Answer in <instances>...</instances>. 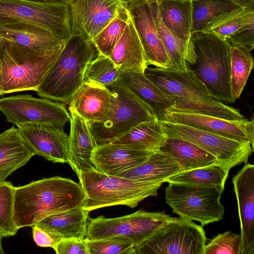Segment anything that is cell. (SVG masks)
<instances>
[{
	"mask_svg": "<svg viewBox=\"0 0 254 254\" xmlns=\"http://www.w3.org/2000/svg\"><path fill=\"white\" fill-rule=\"evenodd\" d=\"M57 254H89L85 239H62L54 249Z\"/></svg>",
	"mask_w": 254,
	"mask_h": 254,
	"instance_id": "cell-42",
	"label": "cell"
},
{
	"mask_svg": "<svg viewBox=\"0 0 254 254\" xmlns=\"http://www.w3.org/2000/svg\"><path fill=\"white\" fill-rule=\"evenodd\" d=\"M120 73L110 57L98 53L87 67L84 81L107 87L119 79Z\"/></svg>",
	"mask_w": 254,
	"mask_h": 254,
	"instance_id": "cell-36",
	"label": "cell"
},
{
	"mask_svg": "<svg viewBox=\"0 0 254 254\" xmlns=\"http://www.w3.org/2000/svg\"><path fill=\"white\" fill-rule=\"evenodd\" d=\"M226 40L232 46L241 47L251 52L254 48V22L242 27Z\"/></svg>",
	"mask_w": 254,
	"mask_h": 254,
	"instance_id": "cell-41",
	"label": "cell"
},
{
	"mask_svg": "<svg viewBox=\"0 0 254 254\" xmlns=\"http://www.w3.org/2000/svg\"></svg>",
	"mask_w": 254,
	"mask_h": 254,
	"instance_id": "cell-48",
	"label": "cell"
},
{
	"mask_svg": "<svg viewBox=\"0 0 254 254\" xmlns=\"http://www.w3.org/2000/svg\"><path fill=\"white\" fill-rule=\"evenodd\" d=\"M109 57L121 72L144 73L147 67L143 48L130 18Z\"/></svg>",
	"mask_w": 254,
	"mask_h": 254,
	"instance_id": "cell-24",
	"label": "cell"
},
{
	"mask_svg": "<svg viewBox=\"0 0 254 254\" xmlns=\"http://www.w3.org/2000/svg\"><path fill=\"white\" fill-rule=\"evenodd\" d=\"M153 153L108 143L97 145L92 153V161L97 171L117 176L142 163Z\"/></svg>",
	"mask_w": 254,
	"mask_h": 254,
	"instance_id": "cell-23",
	"label": "cell"
},
{
	"mask_svg": "<svg viewBox=\"0 0 254 254\" xmlns=\"http://www.w3.org/2000/svg\"><path fill=\"white\" fill-rule=\"evenodd\" d=\"M126 0H70L68 2L71 33L94 38L115 17Z\"/></svg>",
	"mask_w": 254,
	"mask_h": 254,
	"instance_id": "cell-14",
	"label": "cell"
},
{
	"mask_svg": "<svg viewBox=\"0 0 254 254\" xmlns=\"http://www.w3.org/2000/svg\"><path fill=\"white\" fill-rule=\"evenodd\" d=\"M126 2L141 42L147 65L168 68L169 59L159 36L148 0H127Z\"/></svg>",
	"mask_w": 254,
	"mask_h": 254,
	"instance_id": "cell-15",
	"label": "cell"
},
{
	"mask_svg": "<svg viewBox=\"0 0 254 254\" xmlns=\"http://www.w3.org/2000/svg\"><path fill=\"white\" fill-rule=\"evenodd\" d=\"M126 0L120 6L115 17L93 40L99 53L109 57L123 34L130 19Z\"/></svg>",
	"mask_w": 254,
	"mask_h": 254,
	"instance_id": "cell-35",
	"label": "cell"
},
{
	"mask_svg": "<svg viewBox=\"0 0 254 254\" xmlns=\"http://www.w3.org/2000/svg\"><path fill=\"white\" fill-rule=\"evenodd\" d=\"M35 154L12 127L0 134V182L24 165Z\"/></svg>",
	"mask_w": 254,
	"mask_h": 254,
	"instance_id": "cell-26",
	"label": "cell"
},
{
	"mask_svg": "<svg viewBox=\"0 0 254 254\" xmlns=\"http://www.w3.org/2000/svg\"><path fill=\"white\" fill-rule=\"evenodd\" d=\"M2 238L0 236V254H3L4 253L1 245Z\"/></svg>",
	"mask_w": 254,
	"mask_h": 254,
	"instance_id": "cell-46",
	"label": "cell"
},
{
	"mask_svg": "<svg viewBox=\"0 0 254 254\" xmlns=\"http://www.w3.org/2000/svg\"><path fill=\"white\" fill-rule=\"evenodd\" d=\"M144 74L174 100V107L169 112L201 114L233 121L245 119L239 110L212 96L189 69L184 71L147 66Z\"/></svg>",
	"mask_w": 254,
	"mask_h": 254,
	"instance_id": "cell-2",
	"label": "cell"
},
{
	"mask_svg": "<svg viewBox=\"0 0 254 254\" xmlns=\"http://www.w3.org/2000/svg\"><path fill=\"white\" fill-rule=\"evenodd\" d=\"M45 2H63L68 3L70 0H31Z\"/></svg>",
	"mask_w": 254,
	"mask_h": 254,
	"instance_id": "cell-45",
	"label": "cell"
},
{
	"mask_svg": "<svg viewBox=\"0 0 254 254\" xmlns=\"http://www.w3.org/2000/svg\"><path fill=\"white\" fill-rule=\"evenodd\" d=\"M167 137L161 121L156 119L136 125L110 143L136 151L155 152Z\"/></svg>",
	"mask_w": 254,
	"mask_h": 254,
	"instance_id": "cell-25",
	"label": "cell"
},
{
	"mask_svg": "<svg viewBox=\"0 0 254 254\" xmlns=\"http://www.w3.org/2000/svg\"><path fill=\"white\" fill-rule=\"evenodd\" d=\"M225 39L209 32L192 34L186 56L187 68L224 104L233 101L230 86V49Z\"/></svg>",
	"mask_w": 254,
	"mask_h": 254,
	"instance_id": "cell-3",
	"label": "cell"
},
{
	"mask_svg": "<svg viewBox=\"0 0 254 254\" xmlns=\"http://www.w3.org/2000/svg\"><path fill=\"white\" fill-rule=\"evenodd\" d=\"M223 189L215 186L169 183L166 202L180 217L198 221L204 226L223 218L220 202Z\"/></svg>",
	"mask_w": 254,
	"mask_h": 254,
	"instance_id": "cell-8",
	"label": "cell"
},
{
	"mask_svg": "<svg viewBox=\"0 0 254 254\" xmlns=\"http://www.w3.org/2000/svg\"><path fill=\"white\" fill-rule=\"evenodd\" d=\"M206 240L202 226L174 217L136 247L135 254H204Z\"/></svg>",
	"mask_w": 254,
	"mask_h": 254,
	"instance_id": "cell-9",
	"label": "cell"
},
{
	"mask_svg": "<svg viewBox=\"0 0 254 254\" xmlns=\"http://www.w3.org/2000/svg\"><path fill=\"white\" fill-rule=\"evenodd\" d=\"M168 136L187 140L214 156L229 171L248 162L254 151L250 143H242L187 125L161 121Z\"/></svg>",
	"mask_w": 254,
	"mask_h": 254,
	"instance_id": "cell-12",
	"label": "cell"
},
{
	"mask_svg": "<svg viewBox=\"0 0 254 254\" xmlns=\"http://www.w3.org/2000/svg\"><path fill=\"white\" fill-rule=\"evenodd\" d=\"M229 171L221 164H214L177 174L165 181L168 183L215 186L224 189Z\"/></svg>",
	"mask_w": 254,
	"mask_h": 254,
	"instance_id": "cell-33",
	"label": "cell"
},
{
	"mask_svg": "<svg viewBox=\"0 0 254 254\" xmlns=\"http://www.w3.org/2000/svg\"><path fill=\"white\" fill-rule=\"evenodd\" d=\"M98 54L93 40L80 34L71 33L36 91L37 94L68 105L84 81L87 66Z\"/></svg>",
	"mask_w": 254,
	"mask_h": 254,
	"instance_id": "cell-4",
	"label": "cell"
},
{
	"mask_svg": "<svg viewBox=\"0 0 254 254\" xmlns=\"http://www.w3.org/2000/svg\"><path fill=\"white\" fill-rule=\"evenodd\" d=\"M3 95V93L2 92L1 90V89H0V95Z\"/></svg>",
	"mask_w": 254,
	"mask_h": 254,
	"instance_id": "cell-47",
	"label": "cell"
},
{
	"mask_svg": "<svg viewBox=\"0 0 254 254\" xmlns=\"http://www.w3.org/2000/svg\"><path fill=\"white\" fill-rule=\"evenodd\" d=\"M241 254L240 234L228 231L219 234L205 244L204 254Z\"/></svg>",
	"mask_w": 254,
	"mask_h": 254,
	"instance_id": "cell-40",
	"label": "cell"
},
{
	"mask_svg": "<svg viewBox=\"0 0 254 254\" xmlns=\"http://www.w3.org/2000/svg\"><path fill=\"white\" fill-rule=\"evenodd\" d=\"M158 151L178 162L182 172L221 164L207 151L187 140L177 137L168 136Z\"/></svg>",
	"mask_w": 254,
	"mask_h": 254,
	"instance_id": "cell-28",
	"label": "cell"
},
{
	"mask_svg": "<svg viewBox=\"0 0 254 254\" xmlns=\"http://www.w3.org/2000/svg\"><path fill=\"white\" fill-rule=\"evenodd\" d=\"M230 86L234 102L240 97L254 66L250 51L239 46H231Z\"/></svg>",
	"mask_w": 254,
	"mask_h": 254,
	"instance_id": "cell-34",
	"label": "cell"
},
{
	"mask_svg": "<svg viewBox=\"0 0 254 254\" xmlns=\"http://www.w3.org/2000/svg\"><path fill=\"white\" fill-rule=\"evenodd\" d=\"M148 1L159 36L169 59L168 69L187 71L186 56L189 45L175 37L164 25L159 15L157 0Z\"/></svg>",
	"mask_w": 254,
	"mask_h": 254,
	"instance_id": "cell-32",
	"label": "cell"
},
{
	"mask_svg": "<svg viewBox=\"0 0 254 254\" xmlns=\"http://www.w3.org/2000/svg\"><path fill=\"white\" fill-rule=\"evenodd\" d=\"M84 193L82 208L89 212L122 205L135 207L146 198L156 195L164 181H138L107 175L94 168L78 176Z\"/></svg>",
	"mask_w": 254,
	"mask_h": 254,
	"instance_id": "cell-6",
	"label": "cell"
},
{
	"mask_svg": "<svg viewBox=\"0 0 254 254\" xmlns=\"http://www.w3.org/2000/svg\"><path fill=\"white\" fill-rule=\"evenodd\" d=\"M163 121L187 125L242 143H250L254 148L253 118L233 121L201 114L168 112Z\"/></svg>",
	"mask_w": 254,
	"mask_h": 254,
	"instance_id": "cell-16",
	"label": "cell"
},
{
	"mask_svg": "<svg viewBox=\"0 0 254 254\" xmlns=\"http://www.w3.org/2000/svg\"><path fill=\"white\" fill-rule=\"evenodd\" d=\"M241 8L230 0H192L191 34L208 31L220 21Z\"/></svg>",
	"mask_w": 254,
	"mask_h": 254,
	"instance_id": "cell-31",
	"label": "cell"
},
{
	"mask_svg": "<svg viewBox=\"0 0 254 254\" xmlns=\"http://www.w3.org/2000/svg\"><path fill=\"white\" fill-rule=\"evenodd\" d=\"M182 172L180 164L172 158L159 151L134 168L117 176L138 181H164Z\"/></svg>",
	"mask_w": 254,
	"mask_h": 254,
	"instance_id": "cell-29",
	"label": "cell"
},
{
	"mask_svg": "<svg viewBox=\"0 0 254 254\" xmlns=\"http://www.w3.org/2000/svg\"><path fill=\"white\" fill-rule=\"evenodd\" d=\"M0 36L40 52L53 50L65 41L46 29L17 20H0Z\"/></svg>",
	"mask_w": 254,
	"mask_h": 254,
	"instance_id": "cell-20",
	"label": "cell"
},
{
	"mask_svg": "<svg viewBox=\"0 0 254 254\" xmlns=\"http://www.w3.org/2000/svg\"><path fill=\"white\" fill-rule=\"evenodd\" d=\"M89 213L81 206L77 207L49 215L36 225L59 235L63 239H84Z\"/></svg>",
	"mask_w": 254,
	"mask_h": 254,
	"instance_id": "cell-30",
	"label": "cell"
},
{
	"mask_svg": "<svg viewBox=\"0 0 254 254\" xmlns=\"http://www.w3.org/2000/svg\"><path fill=\"white\" fill-rule=\"evenodd\" d=\"M0 20H17L46 29L66 41L71 34L68 3L0 0Z\"/></svg>",
	"mask_w": 254,
	"mask_h": 254,
	"instance_id": "cell-11",
	"label": "cell"
},
{
	"mask_svg": "<svg viewBox=\"0 0 254 254\" xmlns=\"http://www.w3.org/2000/svg\"><path fill=\"white\" fill-rule=\"evenodd\" d=\"M63 127L52 125L26 124L17 128L35 155L53 162L69 165L68 136Z\"/></svg>",
	"mask_w": 254,
	"mask_h": 254,
	"instance_id": "cell-17",
	"label": "cell"
},
{
	"mask_svg": "<svg viewBox=\"0 0 254 254\" xmlns=\"http://www.w3.org/2000/svg\"><path fill=\"white\" fill-rule=\"evenodd\" d=\"M14 187L9 182H0V236L15 235L18 229L13 217Z\"/></svg>",
	"mask_w": 254,
	"mask_h": 254,
	"instance_id": "cell-37",
	"label": "cell"
},
{
	"mask_svg": "<svg viewBox=\"0 0 254 254\" xmlns=\"http://www.w3.org/2000/svg\"><path fill=\"white\" fill-rule=\"evenodd\" d=\"M174 218L164 211L148 212L142 210L116 218H107L100 216L88 218L84 239L122 237L132 241L136 248Z\"/></svg>",
	"mask_w": 254,
	"mask_h": 254,
	"instance_id": "cell-10",
	"label": "cell"
},
{
	"mask_svg": "<svg viewBox=\"0 0 254 254\" xmlns=\"http://www.w3.org/2000/svg\"><path fill=\"white\" fill-rule=\"evenodd\" d=\"M254 22V7L242 8L229 15L208 31L225 39L246 25Z\"/></svg>",
	"mask_w": 254,
	"mask_h": 254,
	"instance_id": "cell-38",
	"label": "cell"
},
{
	"mask_svg": "<svg viewBox=\"0 0 254 254\" xmlns=\"http://www.w3.org/2000/svg\"><path fill=\"white\" fill-rule=\"evenodd\" d=\"M32 228L33 239L40 247H50L54 249L63 239L59 235L36 224Z\"/></svg>",
	"mask_w": 254,
	"mask_h": 254,
	"instance_id": "cell-43",
	"label": "cell"
},
{
	"mask_svg": "<svg viewBox=\"0 0 254 254\" xmlns=\"http://www.w3.org/2000/svg\"><path fill=\"white\" fill-rule=\"evenodd\" d=\"M85 240L89 254H135V245L132 241L125 237Z\"/></svg>",
	"mask_w": 254,
	"mask_h": 254,
	"instance_id": "cell-39",
	"label": "cell"
},
{
	"mask_svg": "<svg viewBox=\"0 0 254 254\" xmlns=\"http://www.w3.org/2000/svg\"><path fill=\"white\" fill-rule=\"evenodd\" d=\"M161 21L175 37L189 45L191 36L192 0H157Z\"/></svg>",
	"mask_w": 254,
	"mask_h": 254,
	"instance_id": "cell-27",
	"label": "cell"
},
{
	"mask_svg": "<svg viewBox=\"0 0 254 254\" xmlns=\"http://www.w3.org/2000/svg\"><path fill=\"white\" fill-rule=\"evenodd\" d=\"M242 8L254 7V0H230Z\"/></svg>",
	"mask_w": 254,
	"mask_h": 254,
	"instance_id": "cell-44",
	"label": "cell"
},
{
	"mask_svg": "<svg viewBox=\"0 0 254 254\" xmlns=\"http://www.w3.org/2000/svg\"><path fill=\"white\" fill-rule=\"evenodd\" d=\"M64 43L53 50L40 52L0 36V86L3 94L36 91Z\"/></svg>",
	"mask_w": 254,
	"mask_h": 254,
	"instance_id": "cell-5",
	"label": "cell"
},
{
	"mask_svg": "<svg viewBox=\"0 0 254 254\" xmlns=\"http://www.w3.org/2000/svg\"><path fill=\"white\" fill-rule=\"evenodd\" d=\"M70 130L68 135L69 165L77 176L93 169L92 155L97 146L89 123L76 113L69 110Z\"/></svg>",
	"mask_w": 254,
	"mask_h": 254,
	"instance_id": "cell-21",
	"label": "cell"
},
{
	"mask_svg": "<svg viewBox=\"0 0 254 254\" xmlns=\"http://www.w3.org/2000/svg\"><path fill=\"white\" fill-rule=\"evenodd\" d=\"M118 80L143 103L160 121L174 107V100L144 73L121 71Z\"/></svg>",
	"mask_w": 254,
	"mask_h": 254,
	"instance_id": "cell-22",
	"label": "cell"
},
{
	"mask_svg": "<svg viewBox=\"0 0 254 254\" xmlns=\"http://www.w3.org/2000/svg\"><path fill=\"white\" fill-rule=\"evenodd\" d=\"M68 109L89 124L103 121L111 109L110 93L105 86L84 81L73 94Z\"/></svg>",
	"mask_w": 254,
	"mask_h": 254,
	"instance_id": "cell-19",
	"label": "cell"
},
{
	"mask_svg": "<svg viewBox=\"0 0 254 254\" xmlns=\"http://www.w3.org/2000/svg\"><path fill=\"white\" fill-rule=\"evenodd\" d=\"M0 110L7 121L17 127L26 124L64 127L70 121L64 104L29 94L0 98Z\"/></svg>",
	"mask_w": 254,
	"mask_h": 254,
	"instance_id": "cell-13",
	"label": "cell"
},
{
	"mask_svg": "<svg viewBox=\"0 0 254 254\" xmlns=\"http://www.w3.org/2000/svg\"><path fill=\"white\" fill-rule=\"evenodd\" d=\"M84 198L79 183L60 176L14 187L15 224L18 229L32 227L49 215L81 206Z\"/></svg>",
	"mask_w": 254,
	"mask_h": 254,
	"instance_id": "cell-1",
	"label": "cell"
},
{
	"mask_svg": "<svg viewBox=\"0 0 254 254\" xmlns=\"http://www.w3.org/2000/svg\"><path fill=\"white\" fill-rule=\"evenodd\" d=\"M245 164L232 181L240 221L241 254H254V165Z\"/></svg>",
	"mask_w": 254,
	"mask_h": 254,
	"instance_id": "cell-18",
	"label": "cell"
},
{
	"mask_svg": "<svg viewBox=\"0 0 254 254\" xmlns=\"http://www.w3.org/2000/svg\"><path fill=\"white\" fill-rule=\"evenodd\" d=\"M106 87L110 93L111 105L109 113L103 121L89 124L97 145L112 142L141 122L158 119L118 80Z\"/></svg>",
	"mask_w": 254,
	"mask_h": 254,
	"instance_id": "cell-7",
	"label": "cell"
}]
</instances>
